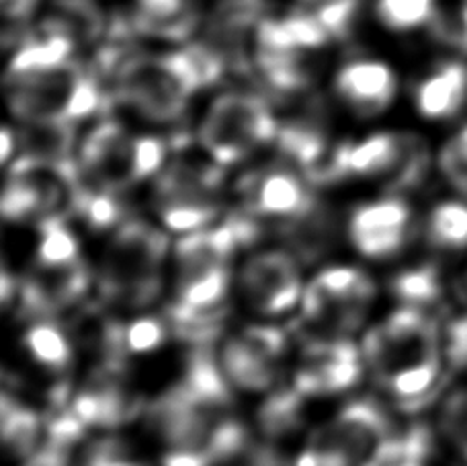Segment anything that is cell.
Listing matches in <instances>:
<instances>
[{"instance_id":"obj_1","label":"cell","mask_w":467,"mask_h":466,"mask_svg":"<svg viewBox=\"0 0 467 466\" xmlns=\"http://www.w3.org/2000/svg\"><path fill=\"white\" fill-rule=\"evenodd\" d=\"M256 237L254 222L232 218L220 227L187 232L174 247V301L166 312L171 331L191 344L213 341L230 292V261Z\"/></svg>"},{"instance_id":"obj_2","label":"cell","mask_w":467,"mask_h":466,"mask_svg":"<svg viewBox=\"0 0 467 466\" xmlns=\"http://www.w3.org/2000/svg\"><path fill=\"white\" fill-rule=\"evenodd\" d=\"M363 355L386 393L416 405L435 393L443 376V331L422 309L402 306L367 331Z\"/></svg>"},{"instance_id":"obj_3","label":"cell","mask_w":467,"mask_h":466,"mask_svg":"<svg viewBox=\"0 0 467 466\" xmlns=\"http://www.w3.org/2000/svg\"><path fill=\"white\" fill-rule=\"evenodd\" d=\"M226 60L212 44H197L169 54L131 56L115 72V95L158 123L179 120L199 89L218 80Z\"/></svg>"},{"instance_id":"obj_4","label":"cell","mask_w":467,"mask_h":466,"mask_svg":"<svg viewBox=\"0 0 467 466\" xmlns=\"http://www.w3.org/2000/svg\"><path fill=\"white\" fill-rule=\"evenodd\" d=\"M166 255L169 243L161 228L144 220H123L103 251L101 296L117 309H148L162 292Z\"/></svg>"},{"instance_id":"obj_5","label":"cell","mask_w":467,"mask_h":466,"mask_svg":"<svg viewBox=\"0 0 467 466\" xmlns=\"http://www.w3.org/2000/svg\"><path fill=\"white\" fill-rule=\"evenodd\" d=\"M6 101L21 123H74L103 103L99 80L74 60L6 80Z\"/></svg>"},{"instance_id":"obj_6","label":"cell","mask_w":467,"mask_h":466,"mask_svg":"<svg viewBox=\"0 0 467 466\" xmlns=\"http://www.w3.org/2000/svg\"><path fill=\"white\" fill-rule=\"evenodd\" d=\"M394 442L386 411L361 398L316 431L299 454L297 466H383Z\"/></svg>"},{"instance_id":"obj_7","label":"cell","mask_w":467,"mask_h":466,"mask_svg":"<svg viewBox=\"0 0 467 466\" xmlns=\"http://www.w3.org/2000/svg\"><path fill=\"white\" fill-rule=\"evenodd\" d=\"M166 144L156 136L131 134L121 123L103 122L82 138L78 166L85 177L123 194L162 171Z\"/></svg>"},{"instance_id":"obj_8","label":"cell","mask_w":467,"mask_h":466,"mask_svg":"<svg viewBox=\"0 0 467 466\" xmlns=\"http://www.w3.org/2000/svg\"><path fill=\"white\" fill-rule=\"evenodd\" d=\"M279 122L263 97L223 93L207 107L199 123V144L218 164H236L275 143Z\"/></svg>"},{"instance_id":"obj_9","label":"cell","mask_w":467,"mask_h":466,"mask_svg":"<svg viewBox=\"0 0 467 466\" xmlns=\"http://www.w3.org/2000/svg\"><path fill=\"white\" fill-rule=\"evenodd\" d=\"M378 294L375 281L350 265L322 270L302 294V323L312 337H347L361 327Z\"/></svg>"},{"instance_id":"obj_10","label":"cell","mask_w":467,"mask_h":466,"mask_svg":"<svg viewBox=\"0 0 467 466\" xmlns=\"http://www.w3.org/2000/svg\"><path fill=\"white\" fill-rule=\"evenodd\" d=\"M427 154L420 140L406 134H371L358 143L340 144L314 171L316 179H391L396 185H410L420 177Z\"/></svg>"},{"instance_id":"obj_11","label":"cell","mask_w":467,"mask_h":466,"mask_svg":"<svg viewBox=\"0 0 467 466\" xmlns=\"http://www.w3.org/2000/svg\"><path fill=\"white\" fill-rule=\"evenodd\" d=\"M215 164L181 158L158 173L154 210L166 228L187 235L218 218L222 175Z\"/></svg>"},{"instance_id":"obj_12","label":"cell","mask_w":467,"mask_h":466,"mask_svg":"<svg viewBox=\"0 0 467 466\" xmlns=\"http://www.w3.org/2000/svg\"><path fill=\"white\" fill-rule=\"evenodd\" d=\"M285 349L287 337L279 327L250 324L223 344L220 365L232 387L263 393L277 382Z\"/></svg>"},{"instance_id":"obj_13","label":"cell","mask_w":467,"mask_h":466,"mask_svg":"<svg viewBox=\"0 0 467 466\" xmlns=\"http://www.w3.org/2000/svg\"><path fill=\"white\" fill-rule=\"evenodd\" d=\"M367 368L363 347L347 337H312L294 374V387L304 397H332L353 388Z\"/></svg>"},{"instance_id":"obj_14","label":"cell","mask_w":467,"mask_h":466,"mask_svg":"<svg viewBox=\"0 0 467 466\" xmlns=\"http://www.w3.org/2000/svg\"><path fill=\"white\" fill-rule=\"evenodd\" d=\"M238 197L248 218L289 222L304 218L316 207L312 191L287 166H266L238 181Z\"/></svg>"},{"instance_id":"obj_15","label":"cell","mask_w":467,"mask_h":466,"mask_svg":"<svg viewBox=\"0 0 467 466\" xmlns=\"http://www.w3.org/2000/svg\"><path fill=\"white\" fill-rule=\"evenodd\" d=\"M77 177L78 169L66 173L52 166L13 163L3 194L5 218L16 224L52 218L60 210L64 196H70Z\"/></svg>"},{"instance_id":"obj_16","label":"cell","mask_w":467,"mask_h":466,"mask_svg":"<svg viewBox=\"0 0 467 466\" xmlns=\"http://www.w3.org/2000/svg\"><path fill=\"white\" fill-rule=\"evenodd\" d=\"M70 411L85 428H117L136 418L140 397L130 385L125 364L99 362L74 395Z\"/></svg>"},{"instance_id":"obj_17","label":"cell","mask_w":467,"mask_h":466,"mask_svg":"<svg viewBox=\"0 0 467 466\" xmlns=\"http://www.w3.org/2000/svg\"><path fill=\"white\" fill-rule=\"evenodd\" d=\"M238 284L246 302L269 316L294 309L304 294L297 261L285 251H263L250 257Z\"/></svg>"},{"instance_id":"obj_18","label":"cell","mask_w":467,"mask_h":466,"mask_svg":"<svg viewBox=\"0 0 467 466\" xmlns=\"http://www.w3.org/2000/svg\"><path fill=\"white\" fill-rule=\"evenodd\" d=\"M88 270L85 257L68 263H36L21 281V311L33 319H49L77 304L88 288Z\"/></svg>"},{"instance_id":"obj_19","label":"cell","mask_w":467,"mask_h":466,"mask_svg":"<svg viewBox=\"0 0 467 466\" xmlns=\"http://www.w3.org/2000/svg\"><path fill=\"white\" fill-rule=\"evenodd\" d=\"M412 228V212L400 197H381L350 214L348 238L363 257L388 259L402 251Z\"/></svg>"},{"instance_id":"obj_20","label":"cell","mask_w":467,"mask_h":466,"mask_svg":"<svg viewBox=\"0 0 467 466\" xmlns=\"http://www.w3.org/2000/svg\"><path fill=\"white\" fill-rule=\"evenodd\" d=\"M338 97L358 115H378L396 99L398 80L388 64L378 60L348 62L335 79Z\"/></svg>"},{"instance_id":"obj_21","label":"cell","mask_w":467,"mask_h":466,"mask_svg":"<svg viewBox=\"0 0 467 466\" xmlns=\"http://www.w3.org/2000/svg\"><path fill=\"white\" fill-rule=\"evenodd\" d=\"M416 110L427 120H451L467 103V66L445 62L414 89Z\"/></svg>"},{"instance_id":"obj_22","label":"cell","mask_w":467,"mask_h":466,"mask_svg":"<svg viewBox=\"0 0 467 466\" xmlns=\"http://www.w3.org/2000/svg\"><path fill=\"white\" fill-rule=\"evenodd\" d=\"M0 426H3V442L13 459L29 461L47 436V423L39 418L33 407L21 403L8 390L3 393L0 403Z\"/></svg>"},{"instance_id":"obj_23","label":"cell","mask_w":467,"mask_h":466,"mask_svg":"<svg viewBox=\"0 0 467 466\" xmlns=\"http://www.w3.org/2000/svg\"><path fill=\"white\" fill-rule=\"evenodd\" d=\"M23 349L29 360L52 376H68L74 362L72 337L49 319H36L23 333Z\"/></svg>"},{"instance_id":"obj_24","label":"cell","mask_w":467,"mask_h":466,"mask_svg":"<svg viewBox=\"0 0 467 466\" xmlns=\"http://www.w3.org/2000/svg\"><path fill=\"white\" fill-rule=\"evenodd\" d=\"M197 16L189 0H136L133 25L148 36L185 39L195 29Z\"/></svg>"},{"instance_id":"obj_25","label":"cell","mask_w":467,"mask_h":466,"mask_svg":"<svg viewBox=\"0 0 467 466\" xmlns=\"http://www.w3.org/2000/svg\"><path fill=\"white\" fill-rule=\"evenodd\" d=\"M427 240L445 253L467 249V204L449 199L432 207L427 218Z\"/></svg>"},{"instance_id":"obj_26","label":"cell","mask_w":467,"mask_h":466,"mask_svg":"<svg viewBox=\"0 0 467 466\" xmlns=\"http://www.w3.org/2000/svg\"><path fill=\"white\" fill-rule=\"evenodd\" d=\"M391 294H396L404 306L424 311L443 296V276L435 265H419L391 280Z\"/></svg>"},{"instance_id":"obj_27","label":"cell","mask_w":467,"mask_h":466,"mask_svg":"<svg viewBox=\"0 0 467 466\" xmlns=\"http://www.w3.org/2000/svg\"><path fill=\"white\" fill-rule=\"evenodd\" d=\"M302 398L304 395L296 387L281 393L277 390L266 398L258 411V423L265 434L269 438H283L302 426Z\"/></svg>"},{"instance_id":"obj_28","label":"cell","mask_w":467,"mask_h":466,"mask_svg":"<svg viewBox=\"0 0 467 466\" xmlns=\"http://www.w3.org/2000/svg\"><path fill=\"white\" fill-rule=\"evenodd\" d=\"M437 13V0H378L375 15L391 31L422 27Z\"/></svg>"},{"instance_id":"obj_29","label":"cell","mask_w":467,"mask_h":466,"mask_svg":"<svg viewBox=\"0 0 467 466\" xmlns=\"http://www.w3.org/2000/svg\"><path fill=\"white\" fill-rule=\"evenodd\" d=\"M169 331V323L152 319V316H141V319L121 324L119 347L123 357L128 360V355L154 352L156 347H161L164 344L166 333Z\"/></svg>"},{"instance_id":"obj_30","label":"cell","mask_w":467,"mask_h":466,"mask_svg":"<svg viewBox=\"0 0 467 466\" xmlns=\"http://www.w3.org/2000/svg\"><path fill=\"white\" fill-rule=\"evenodd\" d=\"M57 19H62L74 37L93 39L103 29V19L93 0H56Z\"/></svg>"},{"instance_id":"obj_31","label":"cell","mask_w":467,"mask_h":466,"mask_svg":"<svg viewBox=\"0 0 467 466\" xmlns=\"http://www.w3.org/2000/svg\"><path fill=\"white\" fill-rule=\"evenodd\" d=\"M443 434L467 459V388H457L445 398L441 409Z\"/></svg>"},{"instance_id":"obj_32","label":"cell","mask_w":467,"mask_h":466,"mask_svg":"<svg viewBox=\"0 0 467 466\" xmlns=\"http://www.w3.org/2000/svg\"><path fill=\"white\" fill-rule=\"evenodd\" d=\"M441 166L449 179H451L463 194L467 191V126H463L451 138L441 154Z\"/></svg>"},{"instance_id":"obj_33","label":"cell","mask_w":467,"mask_h":466,"mask_svg":"<svg viewBox=\"0 0 467 466\" xmlns=\"http://www.w3.org/2000/svg\"><path fill=\"white\" fill-rule=\"evenodd\" d=\"M445 364L455 370L467 368V314L457 316L443 331Z\"/></svg>"},{"instance_id":"obj_34","label":"cell","mask_w":467,"mask_h":466,"mask_svg":"<svg viewBox=\"0 0 467 466\" xmlns=\"http://www.w3.org/2000/svg\"><path fill=\"white\" fill-rule=\"evenodd\" d=\"M82 466H146L113 440H105L87 452Z\"/></svg>"},{"instance_id":"obj_35","label":"cell","mask_w":467,"mask_h":466,"mask_svg":"<svg viewBox=\"0 0 467 466\" xmlns=\"http://www.w3.org/2000/svg\"><path fill=\"white\" fill-rule=\"evenodd\" d=\"M39 0H0V6H3V13L6 19L13 23H19L33 13V8L37 6Z\"/></svg>"},{"instance_id":"obj_36","label":"cell","mask_w":467,"mask_h":466,"mask_svg":"<svg viewBox=\"0 0 467 466\" xmlns=\"http://www.w3.org/2000/svg\"><path fill=\"white\" fill-rule=\"evenodd\" d=\"M445 36L449 39H453L455 44L467 48V0L463 3V8L460 11V15H457L455 23L445 27Z\"/></svg>"},{"instance_id":"obj_37","label":"cell","mask_w":467,"mask_h":466,"mask_svg":"<svg viewBox=\"0 0 467 466\" xmlns=\"http://www.w3.org/2000/svg\"><path fill=\"white\" fill-rule=\"evenodd\" d=\"M250 466H283L281 462H277V459L271 454H254L253 462H250Z\"/></svg>"}]
</instances>
